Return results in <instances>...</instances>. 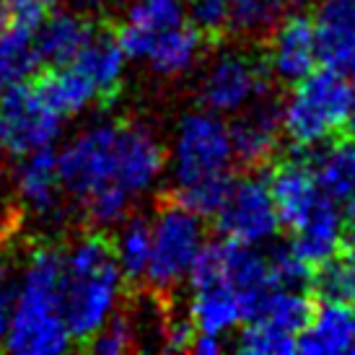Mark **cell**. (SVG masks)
Instances as JSON below:
<instances>
[{
    "label": "cell",
    "mask_w": 355,
    "mask_h": 355,
    "mask_svg": "<svg viewBox=\"0 0 355 355\" xmlns=\"http://www.w3.org/2000/svg\"><path fill=\"white\" fill-rule=\"evenodd\" d=\"M55 158L62 192L78 207L104 192H122L138 202L158 187L166 171V148L143 122H91Z\"/></svg>",
    "instance_id": "cell-1"
},
{
    "label": "cell",
    "mask_w": 355,
    "mask_h": 355,
    "mask_svg": "<svg viewBox=\"0 0 355 355\" xmlns=\"http://www.w3.org/2000/svg\"><path fill=\"white\" fill-rule=\"evenodd\" d=\"M112 241L101 234H83L60 252L62 314L73 340H89L104 322L119 311L125 296Z\"/></svg>",
    "instance_id": "cell-2"
},
{
    "label": "cell",
    "mask_w": 355,
    "mask_h": 355,
    "mask_svg": "<svg viewBox=\"0 0 355 355\" xmlns=\"http://www.w3.org/2000/svg\"><path fill=\"white\" fill-rule=\"evenodd\" d=\"M73 343L60 291V249L42 244L29 254L13 286L3 347L19 355H58Z\"/></svg>",
    "instance_id": "cell-3"
},
{
    "label": "cell",
    "mask_w": 355,
    "mask_h": 355,
    "mask_svg": "<svg viewBox=\"0 0 355 355\" xmlns=\"http://www.w3.org/2000/svg\"><path fill=\"white\" fill-rule=\"evenodd\" d=\"M353 99L350 78L332 68L311 70L293 83V91L280 104V125L296 148H319L345 128Z\"/></svg>",
    "instance_id": "cell-4"
},
{
    "label": "cell",
    "mask_w": 355,
    "mask_h": 355,
    "mask_svg": "<svg viewBox=\"0 0 355 355\" xmlns=\"http://www.w3.org/2000/svg\"><path fill=\"white\" fill-rule=\"evenodd\" d=\"M231 164L234 146L226 119L210 109H192L179 117L166 150V168L174 187L228 177Z\"/></svg>",
    "instance_id": "cell-5"
},
{
    "label": "cell",
    "mask_w": 355,
    "mask_h": 355,
    "mask_svg": "<svg viewBox=\"0 0 355 355\" xmlns=\"http://www.w3.org/2000/svg\"><path fill=\"white\" fill-rule=\"evenodd\" d=\"M205 226L179 200L164 202L150 218V259L146 277L158 293H171L189 280V272L205 247Z\"/></svg>",
    "instance_id": "cell-6"
},
{
    "label": "cell",
    "mask_w": 355,
    "mask_h": 355,
    "mask_svg": "<svg viewBox=\"0 0 355 355\" xmlns=\"http://www.w3.org/2000/svg\"><path fill=\"white\" fill-rule=\"evenodd\" d=\"M270 73L265 60L247 50H223L205 62L198 80V99L202 109L220 117H234L270 94Z\"/></svg>",
    "instance_id": "cell-7"
},
{
    "label": "cell",
    "mask_w": 355,
    "mask_h": 355,
    "mask_svg": "<svg viewBox=\"0 0 355 355\" xmlns=\"http://www.w3.org/2000/svg\"><path fill=\"white\" fill-rule=\"evenodd\" d=\"M65 117L42 94L40 83L16 80L0 91V143L6 153L24 156L52 148L62 135Z\"/></svg>",
    "instance_id": "cell-8"
},
{
    "label": "cell",
    "mask_w": 355,
    "mask_h": 355,
    "mask_svg": "<svg viewBox=\"0 0 355 355\" xmlns=\"http://www.w3.org/2000/svg\"><path fill=\"white\" fill-rule=\"evenodd\" d=\"M213 218L218 220V228L226 239L254 244V247L272 241L280 228V216L265 177L231 182L226 200Z\"/></svg>",
    "instance_id": "cell-9"
},
{
    "label": "cell",
    "mask_w": 355,
    "mask_h": 355,
    "mask_svg": "<svg viewBox=\"0 0 355 355\" xmlns=\"http://www.w3.org/2000/svg\"><path fill=\"white\" fill-rule=\"evenodd\" d=\"M265 68L272 80L296 83L309 76L319 62V44H316L314 21L304 13H288L267 31Z\"/></svg>",
    "instance_id": "cell-10"
},
{
    "label": "cell",
    "mask_w": 355,
    "mask_h": 355,
    "mask_svg": "<svg viewBox=\"0 0 355 355\" xmlns=\"http://www.w3.org/2000/svg\"><path fill=\"white\" fill-rule=\"evenodd\" d=\"M228 132L234 146V161L249 168L265 166L277 153V146L283 140L280 107L267 99H259L257 104L234 114Z\"/></svg>",
    "instance_id": "cell-11"
},
{
    "label": "cell",
    "mask_w": 355,
    "mask_h": 355,
    "mask_svg": "<svg viewBox=\"0 0 355 355\" xmlns=\"http://www.w3.org/2000/svg\"><path fill=\"white\" fill-rule=\"evenodd\" d=\"M13 192L21 207L40 220H50L60 213V202L65 198L60 182L58 158L52 148L24 153L13 171Z\"/></svg>",
    "instance_id": "cell-12"
},
{
    "label": "cell",
    "mask_w": 355,
    "mask_h": 355,
    "mask_svg": "<svg viewBox=\"0 0 355 355\" xmlns=\"http://www.w3.org/2000/svg\"><path fill=\"white\" fill-rule=\"evenodd\" d=\"M187 19L184 0H132L114 37L128 60H143L164 31L174 29Z\"/></svg>",
    "instance_id": "cell-13"
},
{
    "label": "cell",
    "mask_w": 355,
    "mask_h": 355,
    "mask_svg": "<svg viewBox=\"0 0 355 355\" xmlns=\"http://www.w3.org/2000/svg\"><path fill=\"white\" fill-rule=\"evenodd\" d=\"M319 60L355 78V0H319L314 13Z\"/></svg>",
    "instance_id": "cell-14"
},
{
    "label": "cell",
    "mask_w": 355,
    "mask_h": 355,
    "mask_svg": "<svg viewBox=\"0 0 355 355\" xmlns=\"http://www.w3.org/2000/svg\"><path fill=\"white\" fill-rule=\"evenodd\" d=\"M272 200H275L280 223L288 228H296L306 218L314 213L324 200H329L319 189L311 166L304 161H283L275 171L267 177Z\"/></svg>",
    "instance_id": "cell-15"
},
{
    "label": "cell",
    "mask_w": 355,
    "mask_h": 355,
    "mask_svg": "<svg viewBox=\"0 0 355 355\" xmlns=\"http://www.w3.org/2000/svg\"><path fill=\"white\" fill-rule=\"evenodd\" d=\"M296 350L306 355H345L355 350V314L343 301L327 298L311 309V316L298 332Z\"/></svg>",
    "instance_id": "cell-16"
},
{
    "label": "cell",
    "mask_w": 355,
    "mask_h": 355,
    "mask_svg": "<svg viewBox=\"0 0 355 355\" xmlns=\"http://www.w3.org/2000/svg\"><path fill=\"white\" fill-rule=\"evenodd\" d=\"M187 316L195 332L200 335H213L226 340L236 327L247 322L241 298L236 291L220 280L213 283H195L192 286V298L187 306Z\"/></svg>",
    "instance_id": "cell-17"
},
{
    "label": "cell",
    "mask_w": 355,
    "mask_h": 355,
    "mask_svg": "<svg viewBox=\"0 0 355 355\" xmlns=\"http://www.w3.org/2000/svg\"><path fill=\"white\" fill-rule=\"evenodd\" d=\"M291 234H293V239L288 247L293 249L309 267H319L324 265L329 257H335L337 249L343 247L345 216L337 207V202L324 200L304 223L291 228Z\"/></svg>",
    "instance_id": "cell-18"
},
{
    "label": "cell",
    "mask_w": 355,
    "mask_h": 355,
    "mask_svg": "<svg viewBox=\"0 0 355 355\" xmlns=\"http://www.w3.org/2000/svg\"><path fill=\"white\" fill-rule=\"evenodd\" d=\"M202 52H205V37L187 19L174 29L164 31L143 55V62L158 78H182L198 68Z\"/></svg>",
    "instance_id": "cell-19"
},
{
    "label": "cell",
    "mask_w": 355,
    "mask_h": 355,
    "mask_svg": "<svg viewBox=\"0 0 355 355\" xmlns=\"http://www.w3.org/2000/svg\"><path fill=\"white\" fill-rule=\"evenodd\" d=\"M94 24L76 10H52L40 29L34 31V44L40 62L47 65H68L78 58L86 42L94 37Z\"/></svg>",
    "instance_id": "cell-20"
},
{
    "label": "cell",
    "mask_w": 355,
    "mask_h": 355,
    "mask_svg": "<svg viewBox=\"0 0 355 355\" xmlns=\"http://www.w3.org/2000/svg\"><path fill=\"white\" fill-rule=\"evenodd\" d=\"M73 65L94 83L101 101H109L125 80L128 70V55L119 47L114 34L109 31H94V37L86 42V47L78 52Z\"/></svg>",
    "instance_id": "cell-21"
},
{
    "label": "cell",
    "mask_w": 355,
    "mask_h": 355,
    "mask_svg": "<svg viewBox=\"0 0 355 355\" xmlns=\"http://www.w3.org/2000/svg\"><path fill=\"white\" fill-rule=\"evenodd\" d=\"M316 184L332 202H347L355 198V138L327 143L319 156L309 164Z\"/></svg>",
    "instance_id": "cell-22"
},
{
    "label": "cell",
    "mask_w": 355,
    "mask_h": 355,
    "mask_svg": "<svg viewBox=\"0 0 355 355\" xmlns=\"http://www.w3.org/2000/svg\"><path fill=\"white\" fill-rule=\"evenodd\" d=\"M37 83H40L42 94L47 96V101L65 119L78 117L83 112H89L94 101H101L96 89H94V83L73 62H68V65H55Z\"/></svg>",
    "instance_id": "cell-23"
},
{
    "label": "cell",
    "mask_w": 355,
    "mask_h": 355,
    "mask_svg": "<svg viewBox=\"0 0 355 355\" xmlns=\"http://www.w3.org/2000/svg\"><path fill=\"white\" fill-rule=\"evenodd\" d=\"M298 3L301 0H228L223 31H231L244 40L262 37L283 16L293 13Z\"/></svg>",
    "instance_id": "cell-24"
},
{
    "label": "cell",
    "mask_w": 355,
    "mask_h": 355,
    "mask_svg": "<svg viewBox=\"0 0 355 355\" xmlns=\"http://www.w3.org/2000/svg\"><path fill=\"white\" fill-rule=\"evenodd\" d=\"M117 228L119 231L112 241V252L119 270L125 280H143L150 259V220L130 213Z\"/></svg>",
    "instance_id": "cell-25"
},
{
    "label": "cell",
    "mask_w": 355,
    "mask_h": 355,
    "mask_svg": "<svg viewBox=\"0 0 355 355\" xmlns=\"http://www.w3.org/2000/svg\"><path fill=\"white\" fill-rule=\"evenodd\" d=\"M311 298L304 293V288H272L265 296L262 306L257 309V319L283 329L288 335L298 337L304 324L311 316ZM252 316V319H254Z\"/></svg>",
    "instance_id": "cell-26"
},
{
    "label": "cell",
    "mask_w": 355,
    "mask_h": 355,
    "mask_svg": "<svg viewBox=\"0 0 355 355\" xmlns=\"http://www.w3.org/2000/svg\"><path fill=\"white\" fill-rule=\"evenodd\" d=\"M40 65L34 34L19 29L0 31V86H8L16 80L29 78Z\"/></svg>",
    "instance_id": "cell-27"
},
{
    "label": "cell",
    "mask_w": 355,
    "mask_h": 355,
    "mask_svg": "<svg viewBox=\"0 0 355 355\" xmlns=\"http://www.w3.org/2000/svg\"><path fill=\"white\" fill-rule=\"evenodd\" d=\"M319 267V291L332 301L355 306V239L337 249V254Z\"/></svg>",
    "instance_id": "cell-28"
},
{
    "label": "cell",
    "mask_w": 355,
    "mask_h": 355,
    "mask_svg": "<svg viewBox=\"0 0 355 355\" xmlns=\"http://www.w3.org/2000/svg\"><path fill=\"white\" fill-rule=\"evenodd\" d=\"M140 340H143V327L138 324V316L117 311L86 343L99 355H125L130 350H135L140 345Z\"/></svg>",
    "instance_id": "cell-29"
},
{
    "label": "cell",
    "mask_w": 355,
    "mask_h": 355,
    "mask_svg": "<svg viewBox=\"0 0 355 355\" xmlns=\"http://www.w3.org/2000/svg\"><path fill=\"white\" fill-rule=\"evenodd\" d=\"M298 337L288 335L277 327L267 324L262 319H247L241 327V335L236 340V347L247 355H291L296 353Z\"/></svg>",
    "instance_id": "cell-30"
},
{
    "label": "cell",
    "mask_w": 355,
    "mask_h": 355,
    "mask_svg": "<svg viewBox=\"0 0 355 355\" xmlns=\"http://www.w3.org/2000/svg\"><path fill=\"white\" fill-rule=\"evenodd\" d=\"M231 182L234 179L228 174V177L205 179V182L189 184V187H179L177 200L182 205H187L192 213H198L200 218H213L223 205L228 189H231Z\"/></svg>",
    "instance_id": "cell-31"
},
{
    "label": "cell",
    "mask_w": 355,
    "mask_h": 355,
    "mask_svg": "<svg viewBox=\"0 0 355 355\" xmlns=\"http://www.w3.org/2000/svg\"><path fill=\"white\" fill-rule=\"evenodd\" d=\"M58 0H0V24L34 34L55 10Z\"/></svg>",
    "instance_id": "cell-32"
},
{
    "label": "cell",
    "mask_w": 355,
    "mask_h": 355,
    "mask_svg": "<svg viewBox=\"0 0 355 355\" xmlns=\"http://www.w3.org/2000/svg\"><path fill=\"white\" fill-rule=\"evenodd\" d=\"M187 3L189 21L198 26L202 34H216L226 26L228 0H184Z\"/></svg>",
    "instance_id": "cell-33"
},
{
    "label": "cell",
    "mask_w": 355,
    "mask_h": 355,
    "mask_svg": "<svg viewBox=\"0 0 355 355\" xmlns=\"http://www.w3.org/2000/svg\"><path fill=\"white\" fill-rule=\"evenodd\" d=\"M195 337V327L189 316H171L158 327V343L164 350H189Z\"/></svg>",
    "instance_id": "cell-34"
},
{
    "label": "cell",
    "mask_w": 355,
    "mask_h": 355,
    "mask_svg": "<svg viewBox=\"0 0 355 355\" xmlns=\"http://www.w3.org/2000/svg\"><path fill=\"white\" fill-rule=\"evenodd\" d=\"M10 301H13V280H10L8 267L0 262V345L6 340V332H8Z\"/></svg>",
    "instance_id": "cell-35"
},
{
    "label": "cell",
    "mask_w": 355,
    "mask_h": 355,
    "mask_svg": "<svg viewBox=\"0 0 355 355\" xmlns=\"http://www.w3.org/2000/svg\"><path fill=\"white\" fill-rule=\"evenodd\" d=\"M223 347H226V340H223V337L200 335V332H195L189 350H195V353H200V355H218Z\"/></svg>",
    "instance_id": "cell-36"
},
{
    "label": "cell",
    "mask_w": 355,
    "mask_h": 355,
    "mask_svg": "<svg viewBox=\"0 0 355 355\" xmlns=\"http://www.w3.org/2000/svg\"><path fill=\"white\" fill-rule=\"evenodd\" d=\"M345 128L350 130V135H353V138H355V89H353V99H350V107H347Z\"/></svg>",
    "instance_id": "cell-37"
},
{
    "label": "cell",
    "mask_w": 355,
    "mask_h": 355,
    "mask_svg": "<svg viewBox=\"0 0 355 355\" xmlns=\"http://www.w3.org/2000/svg\"><path fill=\"white\" fill-rule=\"evenodd\" d=\"M8 218H10V207H8V202H6V198L0 195V231H6Z\"/></svg>",
    "instance_id": "cell-38"
},
{
    "label": "cell",
    "mask_w": 355,
    "mask_h": 355,
    "mask_svg": "<svg viewBox=\"0 0 355 355\" xmlns=\"http://www.w3.org/2000/svg\"><path fill=\"white\" fill-rule=\"evenodd\" d=\"M345 205H347V210H345V220H347V223H350V226L355 228V198L347 200Z\"/></svg>",
    "instance_id": "cell-39"
},
{
    "label": "cell",
    "mask_w": 355,
    "mask_h": 355,
    "mask_svg": "<svg viewBox=\"0 0 355 355\" xmlns=\"http://www.w3.org/2000/svg\"><path fill=\"white\" fill-rule=\"evenodd\" d=\"M3 166H6V148H3V143H0V174H3Z\"/></svg>",
    "instance_id": "cell-40"
}]
</instances>
